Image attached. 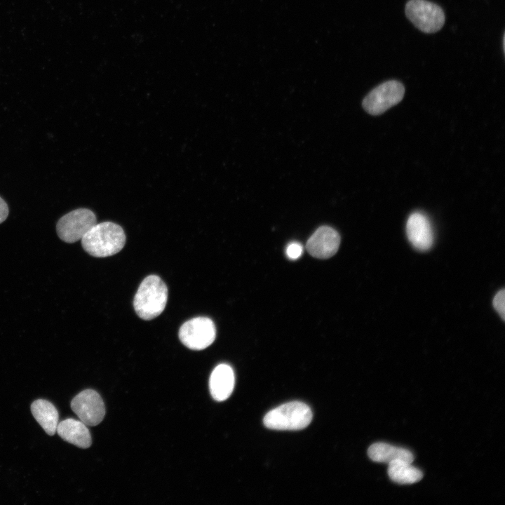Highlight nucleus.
<instances>
[{
  "mask_svg": "<svg viewBox=\"0 0 505 505\" xmlns=\"http://www.w3.org/2000/svg\"><path fill=\"white\" fill-rule=\"evenodd\" d=\"M126 243V235L121 226L112 222L93 225L81 238L83 248L96 257L114 255L121 251Z\"/></svg>",
  "mask_w": 505,
  "mask_h": 505,
  "instance_id": "nucleus-1",
  "label": "nucleus"
},
{
  "mask_svg": "<svg viewBox=\"0 0 505 505\" xmlns=\"http://www.w3.org/2000/svg\"><path fill=\"white\" fill-rule=\"evenodd\" d=\"M168 300V288L158 276L149 275L140 283L134 297L133 307L143 320H152L164 310Z\"/></svg>",
  "mask_w": 505,
  "mask_h": 505,
  "instance_id": "nucleus-2",
  "label": "nucleus"
},
{
  "mask_svg": "<svg viewBox=\"0 0 505 505\" xmlns=\"http://www.w3.org/2000/svg\"><path fill=\"white\" fill-rule=\"evenodd\" d=\"M312 417V412L307 404L292 401L269 411L264 417V424L273 430H301L311 423Z\"/></svg>",
  "mask_w": 505,
  "mask_h": 505,
  "instance_id": "nucleus-3",
  "label": "nucleus"
},
{
  "mask_svg": "<svg viewBox=\"0 0 505 505\" xmlns=\"http://www.w3.org/2000/svg\"><path fill=\"white\" fill-rule=\"evenodd\" d=\"M405 15L423 32L439 31L445 23V14L440 6L427 0H410L405 5Z\"/></svg>",
  "mask_w": 505,
  "mask_h": 505,
  "instance_id": "nucleus-4",
  "label": "nucleus"
},
{
  "mask_svg": "<svg viewBox=\"0 0 505 505\" xmlns=\"http://www.w3.org/2000/svg\"><path fill=\"white\" fill-rule=\"evenodd\" d=\"M405 88L398 81L389 80L372 89L363 99V109L371 115L383 114L403 98Z\"/></svg>",
  "mask_w": 505,
  "mask_h": 505,
  "instance_id": "nucleus-5",
  "label": "nucleus"
},
{
  "mask_svg": "<svg viewBox=\"0 0 505 505\" xmlns=\"http://www.w3.org/2000/svg\"><path fill=\"white\" fill-rule=\"evenodd\" d=\"M216 329L213 321L207 317H196L184 323L179 330L182 343L191 350H202L215 340Z\"/></svg>",
  "mask_w": 505,
  "mask_h": 505,
  "instance_id": "nucleus-6",
  "label": "nucleus"
},
{
  "mask_svg": "<svg viewBox=\"0 0 505 505\" xmlns=\"http://www.w3.org/2000/svg\"><path fill=\"white\" fill-rule=\"evenodd\" d=\"M94 213L88 208H78L64 216L58 222L56 230L59 238L66 243L81 240L88 231L96 224Z\"/></svg>",
  "mask_w": 505,
  "mask_h": 505,
  "instance_id": "nucleus-7",
  "label": "nucleus"
},
{
  "mask_svg": "<svg viewBox=\"0 0 505 505\" xmlns=\"http://www.w3.org/2000/svg\"><path fill=\"white\" fill-rule=\"evenodd\" d=\"M71 408L86 426L99 424L105 415L104 402L99 393L86 389L78 393L71 401Z\"/></svg>",
  "mask_w": 505,
  "mask_h": 505,
  "instance_id": "nucleus-8",
  "label": "nucleus"
},
{
  "mask_svg": "<svg viewBox=\"0 0 505 505\" xmlns=\"http://www.w3.org/2000/svg\"><path fill=\"white\" fill-rule=\"evenodd\" d=\"M340 236L338 232L328 226L318 228L307 242L309 253L318 259H327L338 250Z\"/></svg>",
  "mask_w": 505,
  "mask_h": 505,
  "instance_id": "nucleus-9",
  "label": "nucleus"
},
{
  "mask_svg": "<svg viewBox=\"0 0 505 505\" xmlns=\"http://www.w3.org/2000/svg\"><path fill=\"white\" fill-rule=\"evenodd\" d=\"M406 233L411 244L419 250H427L433 245L434 236L431 224L422 213L415 212L410 215Z\"/></svg>",
  "mask_w": 505,
  "mask_h": 505,
  "instance_id": "nucleus-10",
  "label": "nucleus"
},
{
  "mask_svg": "<svg viewBox=\"0 0 505 505\" xmlns=\"http://www.w3.org/2000/svg\"><path fill=\"white\" fill-rule=\"evenodd\" d=\"M235 384L232 368L227 364L218 365L212 372L209 389L212 397L217 401L227 400L231 394Z\"/></svg>",
  "mask_w": 505,
  "mask_h": 505,
  "instance_id": "nucleus-11",
  "label": "nucleus"
},
{
  "mask_svg": "<svg viewBox=\"0 0 505 505\" xmlns=\"http://www.w3.org/2000/svg\"><path fill=\"white\" fill-rule=\"evenodd\" d=\"M83 422L68 418L58 424L56 431L64 440L81 448L91 445L90 431Z\"/></svg>",
  "mask_w": 505,
  "mask_h": 505,
  "instance_id": "nucleus-12",
  "label": "nucleus"
},
{
  "mask_svg": "<svg viewBox=\"0 0 505 505\" xmlns=\"http://www.w3.org/2000/svg\"><path fill=\"white\" fill-rule=\"evenodd\" d=\"M371 460L389 464L394 460H402L411 464L414 460L413 454L403 447H396L385 443H376L368 450Z\"/></svg>",
  "mask_w": 505,
  "mask_h": 505,
  "instance_id": "nucleus-13",
  "label": "nucleus"
},
{
  "mask_svg": "<svg viewBox=\"0 0 505 505\" xmlns=\"http://www.w3.org/2000/svg\"><path fill=\"white\" fill-rule=\"evenodd\" d=\"M32 413L45 432L53 436L58 424V412L55 405L45 399H37L31 405Z\"/></svg>",
  "mask_w": 505,
  "mask_h": 505,
  "instance_id": "nucleus-14",
  "label": "nucleus"
},
{
  "mask_svg": "<svg viewBox=\"0 0 505 505\" xmlns=\"http://www.w3.org/2000/svg\"><path fill=\"white\" fill-rule=\"evenodd\" d=\"M390 479L398 484H412L422 480V472L411 464L402 460H394L388 464Z\"/></svg>",
  "mask_w": 505,
  "mask_h": 505,
  "instance_id": "nucleus-15",
  "label": "nucleus"
},
{
  "mask_svg": "<svg viewBox=\"0 0 505 505\" xmlns=\"http://www.w3.org/2000/svg\"><path fill=\"white\" fill-rule=\"evenodd\" d=\"M493 307L503 320L505 319V290H499L493 299Z\"/></svg>",
  "mask_w": 505,
  "mask_h": 505,
  "instance_id": "nucleus-16",
  "label": "nucleus"
},
{
  "mask_svg": "<svg viewBox=\"0 0 505 505\" xmlns=\"http://www.w3.org/2000/svg\"><path fill=\"white\" fill-rule=\"evenodd\" d=\"M303 248L300 243L297 242L290 243L286 248V255L291 260L299 258L302 254Z\"/></svg>",
  "mask_w": 505,
  "mask_h": 505,
  "instance_id": "nucleus-17",
  "label": "nucleus"
},
{
  "mask_svg": "<svg viewBox=\"0 0 505 505\" xmlns=\"http://www.w3.org/2000/svg\"><path fill=\"white\" fill-rule=\"evenodd\" d=\"M8 215V208L5 201L0 197V224L6 220Z\"/></svg>",
  "mask_w": 505,
  "mask_h": 505,
  "instance_id": "nucleus-18",
  "label": "nucleus"
}]
</instances>
